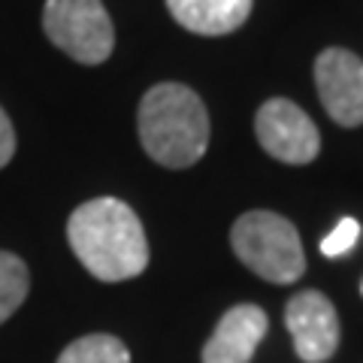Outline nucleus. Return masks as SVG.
Instances as JSON below:
<instances>
[{"label": "nucleus", "instance_id": "f257e3e1", "mask_svg": "<svg viewBox=\"0 0 363 363\" xmlns=\"http://www.w3.org/2000/svg\"><path fill=\"white\" fill-rule=\"evenodd\" d=\"M67 240L82 267L100 281H128L149 264V242L136 212L116 197H97L73 209Z\"/></svg>", "mask_w": 363, "mask_h": 363}, {"label": "nucleus", "instance_id": "f03ea898", "mask_svg": "<svg viewBox=\"0 0 363 363\" xmlns=\"http://www.w3.org/2000/svg\"><path fill=\"white\" fill-rule=\"evenodd\" d=\"M140 143L145 155L169 169H185L206 155L209 112L188 85L161 82L140 100Z\"/></svg>", "mask_w": 363, "mask_h": 363}, {"label": "nucleus", "instance_id": "7ed1b4c3", "mask_svg": "<svg viewBox=\"0 0 363 363\" xmlns=\"http://www.w3.org/2000/svg\"><path fill=\"white\" fill-rule=\"evenodd\" d=\"M230 245L248 269L272 285H291L306 272V255L297 227L279 212H245L233 224Z\"/></svg>", "mask_w": 363, "mask_h": 363}, {"label": "nucleus", "instance_id": "20e7f679", "mask_svg": "<svg viewBox=\"0 0 363 363\" xmlns=\"http://www.w3.org/2000/svg\"><path fill=\"white\" fill-rule=\"evenodd\" d=\"M43 30L79 64H104L116 49L112 18L100 0H45Z\"/></svg>", "mask_w": 363, "mask_h": 363}, {"label": "nucleus", "instance_id": "39448f33", "mask_svg": "<svg viewBox=\"0 0 363 363\" xmlns=\"http://www.w3.org/2000/svg\"><path fill=\"white\" fill-rule=\"evenodd\" d=\"M257 143L281 164H312L321 152V133L306 112L285 97H272L257 109Z\"/></svg>", "mask_w": 363, "mask_h": 363}, {"label": "nucleus", "instance_id": "423d86ee", "mask_svg": "<svg viewBox=\"0 0 363 363\" xmlns=\"http://www.w3.org/2000/svg\"><path fill=\"white\" fill-rule=\"evenodd\" d=\"M318 97L336 124L357 128L363 124V61L354 52L330 45L315 61Z\"/></svg>", "mask_w": 363, "mask_h": 363}, {"label": "nucleus", "instance_id": "0eeeda50", "mask_svg": "<svg viewBox=\"0 0 363 363\" xmlns=\"http://www.w3.org/2000/svg\"><path fill=\"white\" fill-rule=\"evenodd\" d=\"M285 327L303 363H324L339 348V318L321 291H300L285 306Z\"/></svg>", "mask_w": 363, "mask_h": 363}, {"label": "nucleus", "instance_id": "6e6552de", "mask_svg": "<svg viewBox=\"0 0 363 363\" xmlns=\"http://www.w3.org/2000/svg\"><path fill=\"white\" fill-rule=\"evenodd\" d=\"M269 318L255 303L233 306L203 345V363H252L260 339L267 336Z\"/></svg>", "mask_w": 363, "mask_h": 363}, {"label": "nucleus", "instance_id": "1a4fd4ad", "mask_svg": "<svg viewBox=\"0 0 363 363\" xmlns=\"http://www.w3.org/2000/svg\"><path fill=\"white\" fill-rule=\"evenodd\" d=\"M252 4L255 0H167L179 25L200 37H224L242 28Z\"/></svg>", "mask_w": 363, "mask_h": 363}, {"label": "nucleus", "instance_id": "9d476101", "mask_svg": "<svg viewBox=\"0 0 363 363\" xmlns=\"http://www.w3.org/2000/svg\"><path fill=\"white\" fill-rule=\"evenodd\" d=\"M58 363H130V351L118 336L91 333L67 345Z\"/></svg>", "mask_w": 363, "mask_h": 363}, {"label": "nucleus", "instance_id": "9b49d317", "mask_svg": "<svg viewBox=\"0 0 363 363\" xmlns=\"http://www.w3.org/2000/svg\"><path fill=\"white\" fill-rule=\"evenodd\" d=\"M30 291V276L25 260L13 252H0V324L18 312Z\"/></svg>", "mask_w": 363, "mask_h": 363}, {"label": "nucleus", "instance_id": "f8f14e48", "mask_svg": "<svg viewBox=\"0 0 363 363\" xmlns=\"http://www.w3.org/2000/svg\"><path fill=\"white\" fill-rule=\"evenodd\" d=\"M357 236H360V224L354 218H342L333 227V233H327L321 240V255L324 257H339V255L351 252L354 242H357Z\"/></svg>", "mask_w": 363, "mask_h": 363}, {"label": "nucleus", "instance_id": "ddd939ff", "mask_svg": "<svg viewBox=\"0 0 363 363\" xmlns=\"http://www.w3.org/2000/svg\"><path fill=\"white\" fill-rule=\"evenodd\" d=\"M16 155V130H13V121L0 106V169H4Z\"/></svg>", "mask_w": 363, "mask_h": 363}]
</instances>
